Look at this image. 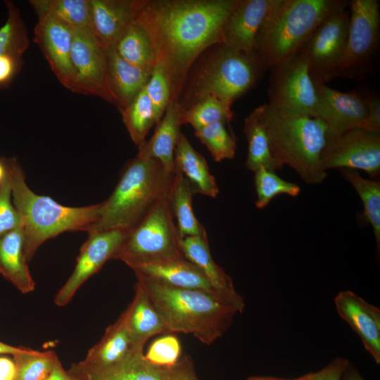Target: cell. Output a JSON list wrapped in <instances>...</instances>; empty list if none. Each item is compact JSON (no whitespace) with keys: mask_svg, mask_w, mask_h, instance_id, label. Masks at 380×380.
<instances>
[{"mask_svg":"<svg viewBox=\"0 0 380 380\" xmlns=\"http://www.w3.org/2000/svg\"><path fill=\"white\" fill-rule=\"evenodd\" d=\"M239 0H144L137 18L155 46L158 62L177 101L196 60L222 43L224 23Z\"/></svg>","mask_w":380,"mask_h":380,"instance_id":"6da1fadb","label":"cell"},{"mask_svg":"<svg viewBox=\"0 0 380 380\" xmlns=\"http://www.w3.org/2000/svg\"><path fill=\"white\" fill-rule=\"evenodd\" d=\"M167 332L191 334L210 345L231 326L237 310L217 296L201 291L172 287L153 279L137 277Z\"/></svg>","mask_w":380,"mask_h":380,"instance_id":"7a4b0ae2","label":"cell"},{"mask_svg":"<svg viewBox=\"0 0 380 380\" xmlns=\"http://www.w3.org/2000/svg\"><path fill=\"white\" fill-rule=\"evenodd\" d=\"M12 199L24 238V255L30 262L46 241L65 232L86 231L98 221L101 203L82 207L61 205L51 197L35 194L15 157L9 158Z\"/></svg>","mask_w":380,"mask_h":380,"instance_id":"3957f363","label":"cell"},{"mask_svg":"<svg viewBox=\"0 0 380 380\" xmlns=\"http://www.w3.org/2000/svg\"><path fill=\"white\" fill-rule=\"evenodd\" d=\"M174 177L158 160L137 153L123 167L109 197L101 202L99 220L87 232L132 230L157 202L169 195Z\"/></svg>","mask_w":380,"mask_h":380,"instance_id":"277c9868","label":"cell"},{"mask_svg":"<svg viewBox=\"0 0 380 380\" xmlns=\"http://www.w3.org/2000/svg\"><path fill=\"white\" fill-rule=\"evenodd\" d=\"M262 118L273 158L293 169L308 184H322L327 173L321 154L329 129L319 118L263 104Z\"/></svg>","mask_w":380,"mask_h":380,"instance_id":"5b68a950","label":"cell"},{"mask_svg":"<svg viewBox=\"0 0 380 380\" xmlns=\"http://www.w3.org/2000/svg\"><path fill=\"white\" fill-rule=\"evenodd\" d=\"M337 0H274L256 36L254 53L265 70L293 57Z\"/></svg>","mask_w":380,"mask_h":380,"instance_id":"8992f818","label":"cell"},{"mask_svg":"<svg viewBox=\"0 0 380 380\" xmlns=\"http://www.w3.org/2000/svg\"><path fill=\"white\" fill-rule=\"evenodd\" d=\"M192 76L181 101L182 113L196 101L212 95L228 106L254 87L266 70L255 53H248L224 44L213 46Z\"/></svg>","mask_w":380,"mask_h":380,"instance_id":"52a82bcc","label":"cell"},{"mask_svg":"<svg viewBox=\"0 0 380 380\" xmlns=\"http://www.w3.org/2000/svg\"><path fill=\"white\" fill-rule=\"evenodd\" d=\"M169 195L157 202L129 231L113 257L132 270L146 265L184 258Z\"/></svg>","mask_w":380,"mask_h":380,"instance_id":"ba28073f","label":"cell"},{"mask_svg":"<svg viewBox=\"0 0 380 380\" xmlns=\"http://www.w3.org/2000/svg\"><path fill=\"white\" fill-rule=\"evenodd\" d=\"M346 8V2L339 1L298 51L308 63L315 82L326 84L334 78L348 39L349 14Z\"/></svg>","mask_w":380,"mask_h":380,"instance_id":"9c48e42d","label":"cell"},{"mask_svg":"<svg viewBox=\"0 0 380 380\" xmlns=\"http://www.w3.org/2000/svg\"><path fill=\"white\" fill-rule=\"evenodd\" d=\"M349 5L350 12L346 46L334 77H360L379 44V2L377 0H353Z\"/></svg>","mask_w":380,"mask_h":380,"instance_id":"30bf717a","label":"cell"},{"mask_svg":"<svg viewBox=\"0 0 380 380\" xmlns=\"http://www.w3.org/2000/svg\"><path fill=\"white\" fill-rule=\"evenodd\" d=\"M268 94L267 103L277 109L318 118L319 100L315 82L299 53L272 68Z\"/></svg>","mask_w":380,"mask_h":380,"instance_id":"8fae6325","label":"cell"},{"mask_svg":"<svg viewBox=\"0 0 380 380\" xmlns=\"http://www.w3.org/2000/svg\"><path fill=\"white\" fill-rule=\"evenodd\" d=\"M108 50L92 30L72 28L71 61L76 92L98 96L115 106L108 80Z\"/></svg>","mask_w":380,"mask_h":380,"instance_id":"7c38bea8","label":"cell"},{"mask_svg":"<svg viewBox=\"0 0 380 380\" xmlns=\"http://www.w3.org/2000/svg\"><path fill=\"white\" fill-rule=\"evenodd\" d=\"M321 166L330 169L360 170L372 177L380 172V133L352 129L329 131L321 154Z\"/></svg>","mask_w":380,"mask_h":380,"instance_id":"4fadbf2b","label":"cell"},{"mask_svg":"<svg viewBox=\"0 0 380 380\" xmlns=\"http://www.w3.org/2000/svg\"><path fill=\"white\" fill-rule=\"evenodd\" d=\"M129 231L109 229L88 232L87 241L81 246L75 268L54 298V303L63 307L72 298L79 288L100 270L109 260L113 259Z\"/></svg>","mask_w":380,"mask_h":380,"instance_id":"5bb4252c","label":"cell"},{"mask_svg":"<svg viewBox=\"0 0 380 380\" xmlns=\"http://www.w3.org/2000/svg\"><path fill=\"white\" fill-rule=\"evenodd\" d=\"M72 28L49 15L38 16L34 41L63 87L76 92V75L71 61Z\"/></svg>","mask_w":380,"mask_h":380,"instance_id":"9a60e30c","label":"cell"},{"mask_svg":"<svg viewBox=\"0 0 380 380\" xmlns=\"http://www.w3.org/2000/svg\"><path fill=\"white\" fill-rule=\"evenodd\" d=\"M315 85L319 100L318 118L330 132L338 134L360 128L368 112L365 96L356 92H341L322 82H315Z\"/></svg>","mask_w":380,"mask_h":380,"instance_id":"2e32d148","label":"cell"},{"mask_svg":"<svg viewBox=\"0 0 380 380\" xmlns=\"http://www.w3.org/2000/svg\"><path fill=\"white\" fill-rule=\"evenodd\" d=\"M336 310L360 338L365 349L380 364V310L351 291L338 292Z\"/></svg>","mask_w":380,"mask_h":380,"instance_id":"e0dca14e","label":"cell"},{"mask_svg":"<svg viewBox=\"0 0 380 380\" xmlns=\"http://www.w3.org/2000/svg\"><path fill=\"white\" fill-rule=\"evenodd\" d=\"M274 0H239L227 16L222 31V44L254 53L258 32Z\"/></svg>","mask_w":380,"mask_h":380,"instance_id":"ac0fdd59","label":"cell"},{"mask_svg":"<svg viewBox=\"0 0 380 380\" xmlns=\"http://www.w3.org/2000/svg\"><path fill=\"white\" fill-rule=\"evenodd\" d=\"M144 0H89L92 30L108 47L115 46L137 17Z\"/></svg>","mask_w":380,"mask_h":380,"instance_id":"d6986e66","label":"cell"},{"mask_svg":"<svg viewBox=\"0 0 380 380\" xmlns=\"http://www.w3.org/2000/svg\"><path fill=\"white\" fill-rule=\"evenodd\" d=\"M179 246L184 258L199 268L220 296L241 313L245 307L244 298L236 292L230 276L213 260L208 236L180 238Z\"/></svg>","mask_w":380,"mask_h":380,"instance_id":"ffe728a7","label":"cell"},{"mask_svg":"<svg viewBox=\"0 0 380 380\" xmlns=\"http://www.w3.org/2000/svg\"><path fill=\"white\" fill-rule=\"evenodd\" d=\"M172 368L150 364L145 359L144 350L137 349L108 367L89 369L76 363L67 372L71 380H171Z\"/></svg>","mask_w":380,"mask_h":380,"instance_id":"44dd1931","label":"cell"},{"mask_svg":"<svg viewBox=\"0 0 380 380\" xmlns=\"http://www.w3.org/2000/svg\"><path fill=\"white\" fill-rule=\"evenodd\" d=\"M132 270L136 277L153 279L175 288L201 291L224 300L214 289L201 270L184 258L142 265Z\"/></svg>","mask_w":380,"mask_h":380,"instance_id":"7402d4cb","label":"cell"},{"mask_svg":"<svg viewBox=\"0 0 380 380\" xmlns=\"http://www.w3.org/2000/svg\"><path fill=\"white\" fill-rule=\"evenodd\" d=\"M137 349L141 348L133 345L125 309L108 327L101 340L88 351L84 359L77 363L89 369L105 368L118 363Z\"/></svg>","mask_w":380,"mask_h":380,"instance_id":"603a6c76","label":"cell"},{"mask_svg":"<svg viewBox=\"0 0 380 380\" xmlns=\"http://www.w3.org/2000/svg\"><path fill=\"white\" fill-rule=\"evenodd\" d=\"M153 136L138 146V153L158 160L165 170L175 173V151L181 133V112L177 101L170 100Z\"/></svg>","mask_w":380,"mask_h":380,"instance_id":"cb8c5ba5","label":"cell"},{"mask_svg":"<svg viewBox=\"0 0 380 380\" xmlns=\"http://www.w3.org/2000/svg\"><path fill=\"white\" fill-rule=\"evenodd\" d=\"M151 72L125 61L114 46L108 47V84L120 112L126 108L145 87Z\"/></svg>","mask_w":380,"mask_h":380,"instance_id":"d4e9b609","label":"cell"},{"mask_svg":"<svg viewBox=\"0 0 380 380\" xmlns=\"http://www.w3.org/2000/svg\"><path fill=\"white\" fill-rule=\"evenodd\" d=\"M175 170L189 182L194 194L215 198L219 194L216 180L210 174L204 157L181 132L175 151Z\"/></svg>","mask_w":380,"mask_h":380,"instance_id":"484cf974","label":"cell"},{"mask_svg":"<svg viewBox=\"0 0 380 380\" xmlns=\"http://www.w3.org/2000/svg\"><path fill=\"white\" fill-rule=\"evenodd\" d=\"M0 274L23 293L34 289L35 283L24 255L21 226L0 237Z\"/></svg>","mask_w":380,"mask_h":380,"instance_id":"4316f807","label":"cell"},{"mask_svg":"<svg viewBox=\"0 0 380 380\" xmlns=\"http://www.w3.org/2000/svg\"><path fill=\"white\" fill-rule=\"evenodd\" d=\"M126 310L132 341L136 348L144 349L150 337L167 332L162 318L137 281L134 285V298Z\"/></svg>","mask_w":380,"mask_h":380,"instance_id":"83f0119b","label":"cell"},{"mask_svg":"<svg viewBox=\"0 0 380 380\" xmlns=\"http://www.w3.org/2000/svg\"><path fill=\"white\" fill-rule=\"evenodd\" d=\"M262 113L263 104L246 118L243 129L248 141L246 167L253 172L260 168L274 172L282 168L272 155Z\"/></svg>","mask_w":380,"mask_h":380,"instance_id":"f1b7e54d","label":"cell"},{"mask_svg":"<svg viewBox=\"0 0 380 380\" xmlns=\"http://www.w3.org/2000/svg\"><path fill=\"white\" fill-rule=\"evenodd\" d=\"M194 193L182 172L175 170L169 194V202L180 238L191 236H207L203 224L194 215L192 208Z\"/></svg>","mask_w":380,"mask_h":380,"instance_id":"f546056e","label":"cell"},{"mask_svg":"<svg viewBox=\"0 0 380 380\" xmlns=\"http://www.w3.org/2000/svg\"><path fill=\"white\" fill-rule=\"evenodd\" d=\"M114 47L122 58L137 67L152 71L158 63L151 38L137 17Z\"/></svg>","mask_w":380,"mask_h":380,"instance_id":"4dcf8cb0","label":"cell"},{"mask_svg":"<svg viewBox=\"0 0 380 380\" xmlns=\"http://www.w3.org/2000/svg\"><path fill=\"white\" fill-rule=\"evenodd\" d=\"M38 16L49 15L70 27L92 30L89 0H31Z\"/></svg>","mask_w":380,"mask_h":380,"instance_id":"1f68e13d","label":"cell"},{"mask_svg":"<svg viewBox=\"0 0 380 380\" xmlns=\"http://www.w3.org/2000/svg\"><path fill=\"white\" fill-rule=\"evenodd\" d=\"M343 177L354 188L363 205V213L372 227L376 254L380 252V182L365 179L352 170H340Z\"/></svg>","mask_w":380,"mask_h":380,"instance_id":"d6a6232c","label":"cell"},{"mask_svg":"<svg viewBox=\"0 0 380 380\" xmlns=\"http://www.w3.org/2000/svg\"><path fill=\"white\" fill-rule=\"evenodd\" d=\"M120 113L132 141L139 146L156 124L153 108L144 87Z\"/></svg>","mask_w":380,"mask_h":380,"instance_id":"836d02e7","label":"cell"},{"mask_svg":"<svg viewBox=\"0 0 380 380\" xmlns=\"http://www.w3.org/2000/svg\"><path fill=\"white\" fill-rule=\"evenodd\" d=\"M231 106L217 97L208 95L196 101L181 113L182 124H189L194 130L211 124L229 123L233 118Z\"/></svg>","mask_w":380,"mask_h":380,"instance_id":"e575fe53","label":"cell"},{"mask_svg":"<svg viewBox=\"0 0 380 380\" xmlns=\"http://www.w3.org/2000/svg\"><path fill=\"white\" fill-rule=\"evenodd\" d=\"M13 356L16 368L15 380H44L59 360L52 350L39 352L27 348Z\"/></svg>","mask_w":380,"mask_h":380,"instance_id":"d590c367","label":"cell"},{"mask_svg":"<svg viewBox=\"0 0 380 380\" xmlns=\"http://www.w3.org/2000/svg\"><path fill=\"white\" fill-rule=\"evenodd\" d=\"M253 180L257 197L255 204L259 209L265 208L278 195L296 197L300 192L298 184L281 179L274 171L267 168H260L254 172Z\"/></svg>","mask_w":380,"mask_h":380,"instance_id":"8d00e7d4","label":"cell"},{"mask_svg":"<svg viewBox=\"0 0 380 380\" xmlns=\"http://www.w3.org/2000/svg\"><path fill=\"white\" fill-rule=\"evenodd\" d=\"M225 125L224 122H217L194 130L196 137L208 148L215 162L232 159L236 154V139Z\"/></svg>","mask_w":380,"mask_h":380,"instance_id":"74e56055","label":"cell"},{"mask_svg":"<svg viewBox=\"0 0 380 380\" xmlns=\"http://www.w3.org/2000/svg\"><path fill=\"white\" fill-rule=\"evenodd\" d=\"M155 113L156 125L159 123L171 100V84L164 68L158 62L144 87Z\"/></svg>","mask_w":380,"mask_h":380,"instance_id":"f35d334b","label":"cell"},{"mask_svg":"<svg viewBox=\"0 0 380 380\" xmlns=\"http://www.w3.org/2000/svg\"><path fill=\"white\" fill-rule=\"evenodd\" d=\"M181 352L179 339L173 335H166L152 342L144 357L156 367L171 369L179 361Z\"/></svg>","mask_w":380,"mask_h":380,"instance_id":"ab89813d","label":"cell"},{"mask_svg":"<svg viewBox=\"0 0 380 380\" xmlns=\"http://www.w3.org/2000/svg\"><path fill=\"white\" fill-rule=\"evenodd\" d=\"M20 226V221L12 199L10 160L8 169L0 182V237Z\"/></svg>","mask_w":380,"mask_h":380,"instance_id":"60d3db41","label":"cell"},{"mask_svg":"<svg viewBox=\"0 0 380 380\" xmlns=\"http://www.w3.org/2000/svg\"><path fill=\"white\" fill-rule=\"evenodd\" d=\"M349 365L347 359L337 357L320 370L308 373L295 380H341Z\"/></svg>","mask_w":380,"mask_h":380,"instance_id":"b9f144b4","label":"cell"},{"mask_svg":"<svg viewBox=\"0 0 380 380\" xmlns=\"http://www.w3.org/2000/svg\"><path fill=\"white\" fill-rule=\"evenodd\" d=\"M365 98L368 112L360 129L367 132L380 133V99L373 96H365Z\"/></svg>","mask_w":380,"mask_h":380,"instance_id":"7bdbcfd3","label":"cell"},{"mask_svg":"<svg viewBox=\"0 0 380 380\" xmlns=\"http://www.w3.org/2000/svg\"><path fill=\"white\" fill-rule=\"evenodd\" d=\"M171 380H198L191 358L184 356L172 368Z\"/></svg>","mask_w":380,"mask_h":380,"instance_id":"ee69618b","label":"cell"},{"mask_svg":"<svg viewBox=\"0 0 380 380\" xmlns=\"http://www.w3.org/2000/svg\"><path fill=\"white\" fill-rule=\"evenodd\" d=\"M15 376L14 361L7 357H0V380H15Z\"/></svg>","mask_w":380,"mask_h":380,"instance_id":"f6af8a7d","label":"cell"},{"mask_svg":"<svg viewBox=\"0 0 380 380\" xmlns=\"http://www.w3.org/2000/svg\"><path fill=\"white\" fill-rule=\"evenodd\" d=\"M44 380H71V379L67 371H65V369L63 368L62 365L58 360L56 362L51 373Z\"/></svg>","mask_w":380,"mask_h":380,"instance_id":"bcb514c9","label":"cell"},{"mask_svg":"<svg viewBox=\"0 0 380 380\" xmlns=\"http://www.w3.org/2000/svg\"><path fill=\"white\" fill-rule=\"evenodd\" d=\"M341 380H365L356 369L349 365L348 368L344 372Z\"/></svg>","mask_w":380,"mask_h":380,"instance_id":"7dc6e473","label":"cell"},{"mask_svg":"<svg viewBox=\"0 0 380 380\" xmlns=\"http://www.w3.org/2000/svg\"><path fill=\"white\" fill-rule=\"evenodd\" d=\"M25 348L15 347L0 341V355L10 354L14 355L24 350Z\"/></svg>","mask_w":380,"mask_h":380,"instance_id":"c3c4849f","label":"cell"},{"mask_svg":"<svg viewBox=\"0 0 380 380\" xmlns=\"http://www.w3.org/2000/svg\"><path fill=\"white\" fill-rule=\"evenodd\" d=\"M8 158L0 157V182L4 177L8 169Z\"/></svg>","mask_w":380,"mask_h":380,"instance_id":"681fc988","label":"cell"},{"mask_svg":"<svg viewBox=\"0 0 380 380\" xmlns=\"http://www.w3.org/2000/svg\"><path fill=\"white\" fill-rule=\"evenodd\" d=\"M246 380H295V379H284L272 376H251Z\"/></svg>","mask_w":380,"mask_h":380,"instance_id":"f907efd6","label":"cell"}]
</instances>
